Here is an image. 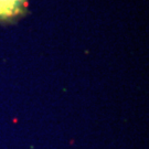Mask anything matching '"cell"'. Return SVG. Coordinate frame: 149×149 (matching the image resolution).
Segmentation results:
<instances>
[{
    "mask_svg": "<svg viewBox=\"0 0 149 149\" xmlns=\"http://www.w3.org/2000/svg\"><path fill=\"white\" fill-rule=\"evenodd\" d=\"M26 0H0V20H8L20 15Z\"/></svg>",
    "mask_w": 149,
    "mask_h": 149,
    "instance_id": "obj_1",
    "label": "cell"
}]
</instances>
